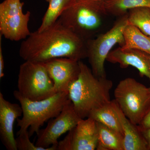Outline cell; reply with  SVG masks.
I'll use <instances>...</instances> for the list:
<instances>
[{
	"instance_id": "obj_10",
	"label": "cell",
	"mask_w": 150,
	"mask_h": 150,
	"mask_svg": "<svg viewBox=\"0 0 150 150\" xmlns=\"http://www.w3.org/2000/svg\"><path fill=\"white\" fill-rule=\"evenodd\" d=\"M98 141L97 122L92 118L81 119L58 143L57 150H94Z\"/></svg>"
},
{
	"instance_id": "obj_11",
	"label": "cell",
	"mask_w": 150,
	"mask_h": 150,
	"mask_svg": "<svg viewBox=\"0 0 150 150\" xmlns=\"http://www.w3.org/2000/svg\"><path fill=\"white\" fill-rule=\"evenodd\" d=\"M43 63L53 81L56 93L69 92L70 86L76 80L80 72L79 61L58 58Z\"/></svg>"
},
{
	"instance_id": "obj_17",
	"label": "cell",
	"mask_w": 150,
	"mask_h": 150,
	"mask_svg": "<svg viewBox=\"0 0 150 150\" xmlns=\"http://www.w3.org/2000/svg\"><path fill=\"white\" fill-rule=\"evenodd\" d=\"M123 36L125 44L121 48L138 49L150 55V37L144 34L137 26L127 25L123 31Z\"/></svg>"
},
{
	"instance_id": "obj_16",
	"label": "cell",
	"mask_w": 150,
	"mask_h": 150,
	"mask_svg": "<svg viewBox=\"0 0 150 150\" xmlns=\"http://www.w3.org/2000/svg\"><path fill=\"white\" fill-rule=\"evenodd\" d=\"M98 141L97 150H123V135L97 122Z\"/></svg>"
},
{
	"instance_id": "obj_20",
	"label": "cell",
	"mask_w": 150,
	"mask_h": 150,
	"mask_svg": "<svg viewBox=\"0 0 150 150\" xmlns=\"http://www.w3.org/2000/svg\"><path fill=\"white\" fill-rule=\"evenodd\" d=\"M129 24L137 26L145 35L150 37V8H135L128 12Z\"/></svg>"
},
{
	"instance_id": "obj_25",
	"label": "cell",
	"mask_w": 150,
	"mask_h": 150,
	"mask_svg": "<svg viewBox=\"0 0 150 150\" xmlns=\"http://www.w3.org/2000/svg\"><path fill=\"white\" fill-rule=\"evenodd\" d=\"M45 1H46V2H49V0H45Z\"/></svg>"
},
{
	"instance_id": "obj_4",
	"label": "cell",
	"mask_w": 150,
	"mask_h": 150,
	"mask_svg": "<svg viewBox=\"0 0 150 150\" xmlns=\"http://www.w3.org/2000/svg\"><path fill=\"white\" fill-rule=\"evenodd\" d=\"M104 0H77L58 20L86 40L99 32L108 13Z\"/></svg>"
},
{
	"instance_id": "obj_23",
	"label": "cell",
	"mask_w": 150,
	"mask_h": 150,
	"mask_svg": "<svg viewBox=\"0 0 150 150\" xmlns=\"http://www.w3.org/2000/svg\"><path fill=\"white\" fill-rule=\"evenodd\" d=\"M2 36L0 34V79H2L4 76V61L3 56L2 47Z\"/></svg>"
},
{
	"instance_id": "obj_15",
	"label": "cell",
	"mask_w": 150,
	"mask_h": 150,
	"mask_svg": "<svg viewBox=\"0 0 150 150\" xmlns=\"http://www.w3.org/2000/svg\"><path fill=\"white\" fill-rule=\"evenodd\" d=\"M88 117L123 135L121 121L114 106V100L92 111Z\"/></svg>"
},
{
	"instance_id": "obj_7",
	"label": "cell",
	"mask_w": 150,
	"mask_h": 150,
	"mask_svg": "<svg viewBox=\"0 0 150 150\" xmlns=\"http://www.w3.org/2000/svg\"><path fill=\"white\" fill-rule=\"evenodd\" d=\"M17 87L22 96L34 101L46 99L56 93L53 81L41 62L26 61L21 65Z\"/></svg>"
},
{
	"instance_id": "obj_14",
	"label": "cell",
	"mask_w": 150,
	"mask_h": 150,
	"mask_svg": "<svg viewBox=\"0 0 150 150\" xmlns=\"http://www.w3.org/2000/svg\"><path fill=\"white\" fill-rule=\"evenodd\" d=\"M114 103L123 129V150H147L146 144L138 126L124 115L114 99Z\"/></svg>"
},
{
	"instance_id": "obj_19",
	"label": "cell",
	"mask_w": 150,
	"mask_h": 150,
	"mask_svg": "<svg viewBox=\"0 0 150 150\" xmlns=\"http://www.w3.org/2000/svg\"><path fill=\"white\" fill-rule=\"evenodd\" d=\"M104 4L108 14L118 17L126 14L129 10L135 8H150V0H105Z\"/></svg>"
},
{
	"instance_id": "obj_18",
	"label": "cell",
	"mask_w": 150,
	"mask_h": 150,
	"mask_svg": "<svg viewBox=\"0 0 150 150\" xmlns=\"http://www.w3.org/2000/svg\"><path fill=\"white\" fill-rule=\"evenodd\" d=\"M77 0H49L48 6L40 27L37 30L41 31L55 23L64 11L74 4Z\"/></svg>"
},
{
	"instance_id": "obj_21",
	"label": "cell",
	"mask_w": 150,
	"mask_h": 150,
	"mask_svg": "<svg viewBox=\"0 0 150 150\" xmlns=\"http://www.w3.org/2000/svg\"><path fill=\"white\" fill-rule=\"evenodd\" d=\"M16 140L17 149L18 150H57V145H53L48 149L37 146L30 142L28 130L17 135Z\"/></svg>"
},
{
	"instance_id": "obj_12",
	"label": "cell",
	"mask_w": 150,
	"mask_h": 150,
	"mask_svg": "<svg viewBox=\"0 0 150 150\" xmlns=\"http://www.w3.org/2000/svg\"><path fill=\"white\" fill-rule=\"evenodd\" d=\"M22 114L21 105L8 101L0 92V138L8 150H18L13 125L16 120Z\"/></svg>"
},
{
	"instance_id": "obj_5",
	"label": "cell",
	"mask_w": 150,
	"mask_h": 150,
	"mask_svg": "<svg viewBox=\"0 0 150 150\" xmlns=\"http://www.w3.org/2000/svg\"><path fill=\"white\" fill-rule=\"evenodd\" d=\"M129 24L128 13L118 18L107 32L86 41L87 54L93 74L98 78L106 77L104 63L113 46L125 44L123 31Z\"/></svg>"
},
{
	"instance_id": "obj_27",
	"label": "cell",
	"mask_w": 150,
	"mask_h": 150,
	"mask_svg": "<svg viewBox=\"0 0 150 150\" xmlns=\"http://www.w3.org/2000/svg\"><path fill=\"white\" fill-rule=\"evenodd\" d=\"M104 1H105V0H104Z\"/></svg>"
},
{
	"instance_id": "obj_3",
	"label": "cell",
	"mask_w": 150,
	"mask_h": 150,
	"mask_svg": "<svg viewBox=\"0 0 150 150\" xmlns=\"http://www.w3.org/2000/svg\"><path fill=\"white\" fill-rule=\"evenodd\" d=\"M13 96L23 110L22 118L17 119L20 127L17 135L28 130L30 137L38 134L46 121L58 116L70 100L69 92L57 93L48 98L35 101L22 96L17 90L14 91Z\"/></svg>"
},
{
	"instance_id": "obj_26",
	"label": "cell",
	"mask_w": 150,
	"mask_h": 150,
	"mask_svg": "<svg viewBox=\"0 0 150 150\" xmlns=\"http://www.w3.org/2000/svg\"></svg>"
},
{
	"instance_id": "obj_6",
	"label": "cell",
	"mask_w": 150,
	"mask_h": 150,
	"mask_svg": "<svg viewBox=\"0 0 150 150\" xmlns=\"http://www.w3.org/2000/svg\"><path fill=\"white\" fill-rule=\"evenodd\" d=\"M114 97L124 115L137 126L150 108V88L133 78L120 81L114 90Z\"/></svg>"
},
{
	"instance_id": "obj_24",
	"label": "cell",
	"mask_w": 150,
	"mask_h": 150,
	"mask_svg": "<svg viewBox=\"0 0 150 150\" xmlns=\"http://www.w3.org/2000/svg\"><path fill=\"white\" fill-rule=\"evenodd\" d=\"M139 129L146 144L147 150H150V128L145 129Z\"/></svg>"
},
{
	"instance_id": "obj_8",
	"label": "cell",
	"mask_w": 150,
	"mask_h": 150,
	"mask_svg": "<svg viewBox=\"0 0 150 150\" xmlns=\"http://www.w3.org/2000/svg\"><path fill=\"white\" fill-rule=\"evenodd\" d=\"M21 0H4L0 4V34L13 41L24 40L30 35V12H23Z\"/></svg>"
},
{
	"instance_id": "obj_2",
	"label": "cell",
	"mask_w": 150,
	"mask_h": 150,
	"mask_svg": "<svg viewBox=\"0 0 150 150\" xmlns=\"http://www.w3.org/2000/svg\"><path fill=\"white\" fill-rule=\"evenodd\" d=\"M77 79L70 86L69 96L77 114L81 119L88 118L92 111L111 101L112 81L106 77L98 78L82 61Z\"/></svg>"
},
{
	"instance_id": "obj_22",
	"label": "cell",
	"mask_w": 150,
	"mask_h": 150,
	"mask_svg": "<svg viewBox=\"0 0 150 150\" xmlns=\"http://www.w3.org/2000/svg\"><path fill=\"white\" fill-rule=\"evenodd\" d=\"M140 129H145L150 128V108L146 113L139 125H137Z\"/></svg>"
},
{
	"instance_id": "obj_9",
	"label": "cell",
	"mask_w": 150,
	"mask_h": 150,
	"mask_svg": "<svg viewBox=\"0 0 150 150\" xmlns=\"http://www.w3.org/2000/svg\"><path fill=\"white\" fill-rule=\"evenodd\" d=\"M81 119L70 99L60 114L50 120L46 128L40 129L37 134L35 145L45 149L53 145L58 146L60 137L76 126Z\"/></svg>"
},
{
	"instance_id": "obj_1",
	"label": "cell",
	"mask_w": 150,
	"mask_h": 150,
	"mask_svg": "<svg viewBox=\"0 0 150 150\" xmlns=\"http://www.w3.org/2000/svg\"><path fill=\"white\" fill-rule=\"evenodd\" d=\"M87 40L57 21L48 28L31 32L21 42L19 54L25 61L44 62L58 58L86 59Z\"/></svg>"
},
{
	"instance_id": "obj_13",
	"label": "cell",
	"mask_w": 150,
	"mask_h": 150,
	"mask_svg": "<svg viewBox=\"0 0 150 150\" xmlns=\"http://www.w3.org/2000/svg\"><path fill=\"white\" fill-rule=\"evenodd\" d=\"M106 61L112 64H119L122 69L132 66L139 71L142 77H147L150 82V55L146 52L119 47L110 51Z\"/></svg>"
}]
</instances>
